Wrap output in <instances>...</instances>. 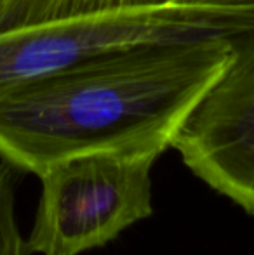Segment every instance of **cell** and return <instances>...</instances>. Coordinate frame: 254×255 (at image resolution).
Returning <instances> with one entry per match:
<instances>
[{
  "instance_id": "1",
  "label": "cell",
  "mask_w": 254,
  "mask_h": 255,
  "mask_svg": "<svg viewBox=\"0 0 254 255\" xmlns=\"http://www.w3.org/2000/svg\"><path fill=\"white\" fill-rule=\"evenodd\" d=\"M228 38L139 45L0 96V161L40 175L89 154H157L235 63Z\"/></svg>"
},
{
  "instance_id": "2",
  "label": "cell",
  "mask_w": 254,
  "mask_h": 255,
  "mask_svg": "<svg viewBox=\"0 0 254 255\" xmlns=\"http://www.w3.org/2000/svg\"><path fill=\"white\" fill-rule=\"evenodd\" d=\"M157 154H89L56 163L42 184L26 245L37 255H80L152 215Z\"/></svg>"
},
{
  "instance_id": "3",
  "label": "cell",
  "mask_w": 254,
  "mask_h": 255,
  "mask_svg": "<svg viewBox=\"0 0 254 255\" xmlns=\"http://www.w3.org/2000/svg\"><path fill=\"white\" fill-rule=\"evenodd\" d=\"M171 148L211 189L254 215V51L202 96Z\"/></svg>"
},
{
  "instance_id": "4",
  "label": "cell",
  "mask_w": 254,
  "mask_h": 255,
  "mask_svg": "<svg viewBox=\"0 0 254 255\" xmlns=\"http://www.w3.org/2000/svg\"><path fill=\"white\" fill-rule=\"evenodd\" d=\"M164 7L254 9V0H0V31L94 14Z\"/></svg>"
},
{
  "instance_id": "5",
  "label": "cell",
  "mask_w": 254,
  "mask_h": 255,
  "mask_svg": "<svg viewBox=\"0 0 254 255\" xmlns=\"http://www.w3.org/2000/svg\"><path fill=\"white\" fill-rule=\"evenodd\" d=\"M16 172L0 161V255H31L16 217Z\"/></svg>"
}]
</instances>
